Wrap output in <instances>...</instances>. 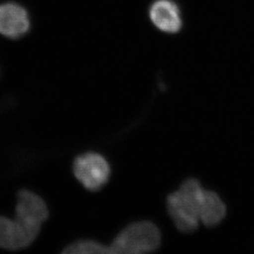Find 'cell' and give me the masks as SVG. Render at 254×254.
I'll use <instances>...</instances> for the list:
<instances>
[{
  "mask_svg": "<svg viewBox=\"0 0 254 254\" xmlns=\"http://www.w3.org/2000/svg\"><path fill=\"white\" fill-rule=\"evenodd\" d=\"M203 190L198 180L189 179L167 197L169 215L181 232L189 234L198 228L199 200Z\"/></svg>",
  "mask_w": 254,
  "mask_h": 254,
  "instance_id": "6da1fadb",
  "label": "cell"
},
{
  "mask_svg": "<svg viewBox=\"0 0 254 254\" xmlns=\"http://www.w3.org/2000/svg\"><path fill=\"white\" fill-rule=\"evenodd\" d=\"M161 243L159 228L151 221H136L120 231L110 245L112 254H142L156 251Z\"/></svg>",
  "mask_w": 254,
  "mask_h": 254,
  "instance_id": "7a4b0ae2",
  "label": "cell"
},
{
  "mask_svg": "<svg viewBox=\"0 0 254 254\" xmlns=\"http://www.w3.org/2000/svg\"><path fill=\"white\" fill-rule=\"evenodd\" d=\"M72 173L84 189L90 192H98L111 180V167L101 154L88 151L73 160Z\"/></svg>",
  "mask_w": 254,
  "mask_h": 254,
  "instance_id": "3957f363",
  "label": "cell"
},
{
  "mask_svg": "<svg viewBox=\"0 0 254 254\" xmlns=\"http://www.w3.org/2000/svg\"><path fill=\"white\" fill-rule=\"evenodd\" d=\"M41 231L35 230L15 216H0V249L18 251L30 247Z\"/></svg>",
  "mask_w": 254,
  "mask_h": 254,
  "instance_id": "277c9868",
  "label": "cell"
},
{
  "mask_svg": "<svg viewBox=\"0 0 254 254\" xmlns=\"http://www.w3.org/2000/svg\"><path fill=\"white\" fill-rule=\"evenodd\" d=\"M31 18L24 6L16 2L0 3V35L11 40L26 36L31 30Z\"/></svg>",
  "mask_w": 254,
  "mask_h": 254,
  "instance_id": "5b68a950",
  "label": "cell"
},
{
  "mask_svg": "<svg viewBox=\"0 0 254 254\" xmlns=\"http://www.w3.org/2000/svg\"><path fill=\"white\" fill-rule=\"evenodd\" d=\"M50 216L48 206L40 195L29 190H21L17 194L15 216L29 226L41 231Z\"/></svg>",
  "mask_w": 254,
  "mask_h": 254,
  "instance_id": "8992f818",
  "label": "cell"
},
{
  "mask_svg": "<svg viewBox=\"0 0 254 254\" xmlns=\"http://www.w3.org/2000/svg\"><path fill=\"white\" fill-rule=\"evenodd\" d=\"M149 17L156 28L166 33H177L183 27L180 8L172 0H156L152 2Z\"/></svg>",
  "mask_w": 254,
  "mask_h": 254,
  "instance_id": "52a82bcc",
  "label": "cell"
},
{
  "mask_svg": "<svg viewBox=\"0 0 254 254\" xmlns=\"http://www.w3.org/2000/svg\"><path fill=\"white\" fill-rule=\"evenodd\" d=\"M200 222L206 227L218 226L226 216V206L216 192L203 190L198 205Z\"/></svg>",
  "mask_w": 254,
  "mask_h": 254,
  "instance_id": "ba28073f",
  "label": "cell"
},
{
  "mask_svg": "<svg viewBox=\"0 0 254 254\" xmlns=\"http://www.w3.org/2000/svg\"><path fill=\"white\" fill-rule=\"evenodd\" d=\"M62 253L66 254H112L110 246L91 240L75 241L67 245Z\"/></svg>",
  "mask_w": 254,
  "mask_h": 254,
  "instance_id": "9c48e42d",
  "label": "cell"
}]
</instances>
